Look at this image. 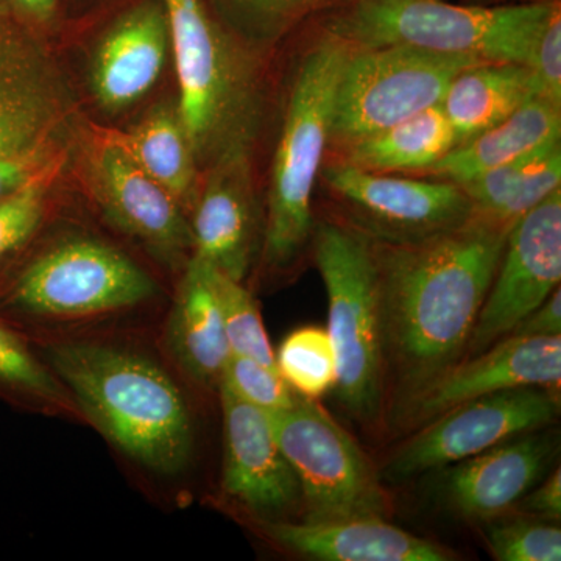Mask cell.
Masks as SVG:
<instances>
[{"instance_id": "6da1fadb", "label": "cell", "mask_w": 561, "mask_h": 561, "mask_svg": "<svg viewBox=\"0 0 561 561\" xmlns=\"http://www.w3.org/2000/svg\"><path fill=\"white\" fill-rule=\"evenodd\" d=\"M512 227L474 213L424 241H371L391 411L463 357Z\"/></svg>"}, {"instance_id": "7a4b0ae2", "label": "cell", "mask_w": 561, "mask_h": 561, "mask_svg": "<svg viewBox=\"0 0 561 561\" xmlns=\"http://www.w3.org/2000/svg\"><path fill=\"white\" fill-rule=\"evenodd\" d=\"M47 357L81 411L133 460L161 474L186 467L194 446L190 411L160 365L91 342L51 346Z\"/></svg>"}, {"instance_id": "3957f363", "label": "cell", "mask_w": 561, "mask_h": 561, "mask_svg": "<svg viewBox=\"0 0 561 561\" xmlns=\"http://www.w3.org/2000/svg\"><path fill=\"white\" fill-rule=\"evenodd\" d=\"M350 44L320 27L298 61L273 154L262 260L289 271L311 249L313 192L331 144L335 91Z\"/></svg>"}, {"instance_id": "277c9868", "label": "cell", "mask_w": 561, "mask_h": 561, "mask_svg": "<svg viewBox=\"0 0 561 561\" xmlns=\"http://www.w3.org/2000/svg\"><path fill=\"white\" fill-rule=\"evenodd\" d=\"M161 2L179 77L176 111L197 162L251 150L261 111L254 51L217 24L202 0Z\"/></svg>"}, {"instance_id": "5b68a950", "label": "cell", "mask_w": 561, "mask_h": 561, "mask_svg": "<svg viewBox=\"0 0 561 561\" xmlns=\"http://www.w3.org/2000/svg\"><path fill=\"white\" fill-rule=\"evenodd\" d=\"M557 0L476 7L448 0H343L320 27L351 47L413 46L486 62L529 66Z\"/></svg>"}, {"instance_id": "8992f818", "label": "cell", "mask_w": 561, "mask_h": 561, "mask_svg": "<svg viewBox=\"0 0 561 561\" xmlns=\"http://www.w3.org/2000/svg\"><path fill=\"white\" fill-rule=\"evenodd\" d=\"M311 250L327 287L328 332L337 356L334 390L354 420L373 423L387 405V370L371 239L341 219L316 220Z\"/></svg>"}, {"instance_id": "52a82bcc", "label": "cell", "mask_w": 561, "mask_h": 561, "mask_svg": "<svg viewBox=\"0 0 561 561\" xmlns=\"http://www.w3.org/2000/svg\"><path fill=\"white\" fill-rule=\"evenodd\" d=\"M268 416L300 483L301 522L387 519L390 500L381 472L317 400L297 394L294 405Z\"/></svg>"}, {"instance_id": "ba28073f", "label": "cell", "mask_w": 561, "mask_h": 561, "mask_svg": "<svg viewBox=\"0 0 561 561\" xmlns=\"http://www.w3.org/2000/svg\"><path fill=\"white\" fill-rule=\"evenodd\" d=\"M479 62L486 61L413 46L351 47L335 91L328 154L440 105L454 77Z\"/></svg>"}, {"instance_id": "9c48e42d", "label": "cell", "mask_w": 561, "mask_h": 561, "mask_svg": "<svg viewBox=\"0 0 561 561\" xmlns=\"http://www.w3.org/2000/svg\"><path fill=\"white\" fill-rule=\"evenodd\" d=\"M157 284L122 251L92 241L62 242L33 260L0 294V319L98 316L150 300Z\"/></svg>"}, {"instance_id": "30bf717a", "label": "cell", "mask_w": 561, "mask_h": 561, "mask_svg": "<svg viewBox=\"0 0 561 561\" xmlns=\"http://www.w3.org/2000/svg\"><path fill=\"white\" fill-rule=\"evenodd\" d=\"M320 181L342 221L381 243H413L456 230L474 216L457 184L404 173H378L324 161Z\"/></svg>"}, {"instance_id": "8fae6325", "label": "cell", "mask_w": 561, "mask_h": 561, "mask_svg": "<svg viewBox=\"0 0 561 561\" xmlns=\"http://www.w3.org/2000/svg\"><path fill=\"white\" fill-rule=\"evenodd\" d=\"M559 409V391L542 387L504 390L463 402L413 431L382 465V481L408 482L526 432L551 426Z\"/></svg>"}, {"instance_id": "7c38bea8", "label": "cell", "mask_w": 561, "mask_h": 561, "mask_svg": "<svg viewBox=\"0 0 561 561\" xmlns=\"http://www.w3.org/2000/svg\"><path fill=\"white\" fill-rule=\"evenodd\" d=\"M560 280L561 190L513 224L463 357L507 337Z\"/></svg>"}, {"instance_id": "4fadbf2b", "label": "cell", "mask_w": 561, "mask_h": 561, "mask_svg": "<svg viewBox=\"0 0 561 561\" xmlns=\"http://www.w3.org/2000/svg\"><path fill=\"white\" fill-rule=\"evenodd\" d=\"M561 335H507L476 356L463 357L391 411L415 431L463 402L500 391L542 387L559 391Z\"/></svg>"}, {"instance_id": "5bb4252c", "label": "cell", "mask_w": 561, "mask_h": 561, "mask_svg": "<svg viewBox=\"0 0 561 561\" xmlns=\"http://www.w3.org/2000/svg\"><path fill=\"white\" fill-rule=\"evenodd\" d=\"M87 169L92 195L117 228L165 256L192 249L180 203L133 160L116 131L95 136Z\"/></svg>"}, {"instance_id": "9a60e30c", "label": "cell", "mask_w": 561, "mask_h": 561, "mask_svg": "<svg viewBox=\"0 0 561 561\" xmlns=\"http://www.w3.org/2000/svg\"><path fill=\"white\" fill-rule=\"evenodd\" d=\"M220 387L225 493L257 519H287L300 508L297 474L280 451L267 412Z\"/></svg>"}, {"instance_id": "2e32d148", "label": "cell", "mask_w": 561, "mask_h": 561, "mask_svg": "<svg viewBox=\"0 0 561 561\" xmlns=\"http://www.w3.org/2000/svg\"><path fill=\"white\" fill-rule=\"evenodd\" d=\"M557 451L556 432L546 427L526 432L446 467L443 500L467 522H489L505 515L546 478Z\"/></svg>"}, {"instance_id": "e0dca14e", "label": "cell", "mask_w": 561, "mask_h": 561, "mask_svg": "<svg viewBox=\"0 0 561 561\" xmlns=\"http://www.w3.org/2000/svg\"><path fill=\"white\" fill-rule=\"evenodd\" d=\"M251 150H234L210 164L191 224L192 256L236 280L245 279L260 234Z\"/></svg>"}, {"instance_id": "ac0fdd59", "label": "cell", "mask_w": 561, "mask_h": 561, "mask_svg": "<svg viewBox=\"0 0 561 561\" xmlns=\"http://www.w3.org/2000/svg\"><path fill=\"white\" fill-rule=\"evenodd\" d=\"M257 529L284 551L320 561H451V549L416 537L386 518L309 523L257 519Z\"/></svg>"}, {"instance_id": "d6986e66", "label": "cell", "mask_w": 561, "mask_h": 561, "mask_svg": "<svg viewBox=\"0 0 561 561\" xmlns=\"http://www.w3.org/2000/svg\"><path fill=\"white\" fill-rule=\"evenodd\" d=\"M169 49L164 7L149 3L122 18L92 62V91L103 108L119 111L142 99L160 79Z\"/></svg>"}, {"instance_id": "ffe728a7", "label": "cell", "mask_w": 561, "mask_h": 561, "mask_svg": "<svg viewBox=\"0 0 561 561\" xmlns=\"http://www.w3.org/2000/svg\"><path fill=\"white\" fill-rule=\"evenodd\" d=\"M168 345L195 381L219 383L231 351L225 335L217 271L192 256L168 323Z\"/></svg>"}, {"instance_id": "44dd1931", "label": "cell", "mask_w": 561, "mask_h": 561, "mask_svg": "<svg viewBox=\"0 0 561 561\" xmlns=\"http://www.w3.org/2000/svg\"><path fill=\"white\" fill-rule=\"evenodd\" d=\"M561 140V105L537 95L507 119L463 142L420 172L424 179L461 184Z\"/></svg>"}, {"instance_id": "7402d4cb", "label": "cell", "mask_w": 561, "mask_h": 561, "mask_svg": "<svg viewBox=\"0 0 561 561\" xmlns=\"http://www.w3.org/2000/svg\"><path fill=\"white\" fill-rule=\"evenodd\" d=\"M537 95L540 84L529 66L479 62L454 77L440 106L459 144L507 119Z\"/></svg>"}, {"instance_id": "603a6c76", "label": "cell", "mask_w": 561, "mask_h": 561, "mask_svg": "<svg viewBox=\"0 0 561 561\" xmlns=\"http://www.w3.org/2000/svg\"><path fill=\"white\" fill-rule=\"evenodd\" d=\"M457 144L456 131L440 105L357 140L334 154L362 171L419 175L442 160Z\"/></svg>"}, {"instance_id": "cb8c5ba5", "label": "cell", "mask_w": 561, "mask_h": 561, "mask_svg": "<svg viewBox=\"0 0 561 561\" xmlns=\"http://www.w3.org/2000/svg\"><path fill=\"white\" fill-rule=\"evenodd\" d=\"M457 186L476 214L515 224L561 190V140Z\"/></svg>"}, {"instance_id": "d4e9b609", "label": "cell", "mask_w": 561, "mask_h": 561, "mask_svg": "<svg viewBox=\"0 0 561 561\" xmlns=\"http://www.w3.org/2000/svg\"><path fill=\"white\" fill-rule=\"evenodd\" d=\"M116 135L133 160L171 192L181 208L197 201L198 162L176 108L158 106L131 131Z\"/></svg>"}, {"instance_id": "484cf974", "label": "cell", "mask_w": 561, "mask_h": 561, "mask_svg": "<svg viewBox=\"0 0 561 561\" xmlns=\"http://www.w3.org/2000/svg\"><path fill=\"white\" fill-rule=\"evenodd\" d=\"M51 121L50 102L38 88L0 70V154L38 158Z\"/></svg>"}, {"instance_id": "4316f807", "label": "cell", "mask_w": 561, "mask_h": 561, "mask_svg": "<svg viewBox=\"0 0 561 561\" xmlns=\"http://www.w3.org/2000/svg\"><path fill=\"white\" fill-rule=\"evenodd\" d=\"M60 379L28 348L13 324L0 319V394L13 401L72 409Z\"/></svg>"}, {"instance_id": "83f0119b", "label": "cell", "mask_w": 561, "mask_h": 561, "mask_svg": "<svg viewBox=\"0 0 561 561\" xmlns=\"http://www.w3.org/2000/svg\"><path fill=\"white\" fill-rule=\"evenodd\" d=\"M280 378L300 397L319 400L337 383V356L328 330L305 327L280 343L275 354Z\"/></svg>"}, {"instance_id": "f1b7e54d", "label": "cell", "mask_w": 561, "mask_h": 561, "mask_svg": "<svg viewBox=\"0 0 561 561\" xmlns=\"http://www.w3.org/2000/svg\"><path fill=\"white\" fill-rule=\"evenodd\" d=\"M343 0H219L232 27L251 49L278 43L309 18L334 9Z\"/></svg>"}, {"instance_id": "f546056e", "label": "cell", "mask_w": 561, "mask_h": 561, "mask_svg": "<svg viewBox=\"0 0 561 561\" xmlns=\"http://www.w3.org/2000/svg\"><path fill=\"white\" fill-rule=\"evenodd\" d=\"M221 316H224L225 335L231 356L247 357L276 368L275 353L271 345L261 309L253 294L242 280H236L217 271Z\"/></svg>"}, {"instance_id": "4dcf8cb0", "label": "cell", "mask_w": 561, "mask_h": 561, "mask_svg": "<svg viewBox=\"0 0 561 561\" xmlns=\"http://www.w3.org/2000/svg\"><path fill=\"white\" fill-rule=\"evenodd\" d=\"M485 541L500 561H560L561 530L537 518L489 519Z\"/></svg>"}, {"instance_id": "1f68e13d", "label": "cell", "mask_w": 561, "mask_h": 561, "mask_svg": "<svg viewBox=\"0 0 561 561\" xmlns=\"http://www.w3.org/2000/svg\"><path fill=\"white\" fill-rule=\"evenodd\" d=\"M219 386L267 413L286 411L297 400V393H291L278 370L241 356H230L221 371Z\"/></svg>"}, {"instance_id": "d6a6232c", "label": "cell", "mask_w": 561, "mask_h": 561, "mask_svg": "<svg viewBox=\"0 0 561 561\" xmlns=\"http://www.w3.org/2000/svg\"><path fill=\"white\" fill-rule=\"evenodd\" d=\"M47 181L38 175L0 201V272L31 241L46 210Z\"/></svg>"}, {"instance_id": "836d02e7", "label": "cell", "mask_w": 561, "mask_h": 561, "mask_svg": "<svg viewBox=\"0 0 561 561\" xmlns=\"http://www.w3.org/2000/svg\"><path fill=\"white\" fill-rule=\"evenodd\" d=\"M537 77L542 98L561 105V2L553 3L542 25L529 65Z\"/></svg>"}, {"instance_id": "e575fe53", "label": "cell", "mask_w": 561, "mask_h": 561, "mask_svg": "<svg viewBox=\"0 0 561 561\" xmlns=\"http://www.w3.org/2000/svg\"><path fill=\"white\" fill-rule=\"evenodd\" d=\"M519 508L535 518L560 522L561 518V470L557 468L551 474L546 476L545 481L519 501Z\"/></svg>"}, {"instance_id": "d590c367", "label": "cell", "mask_w": 561, "mask_h": 561, "mask_svg": "<svg viewBox=\"0 0 561 561\" xmlns=\"http://www.w3.org/2000/svg\"><path fill=\"white\" fill-rule=\"evenodd\" d=\"M508 335H561V290H556L545 301L524 317Z\"/></svg>"}, {"instance_id": "8d00e7d4", "label": "cell", "mask_w": 561, "mask_h": 561, "mask_svg": "<svg viewBox=\"0 0 561 561\" xmlns=\"http://www.w3.org/2000/svg\"><path fill=\"white\" fill-rule=\"evenodd\" d=\"M38 158L5 157L0 154V201L20 191L38 176Z\"/></svg>"}, {"instance_id": "74e56055", "label": "cell", "mask_w": 561, "mask_h": 561, "mask_svg": "<svg viewBox=\"0 0 561 561\" xmlns=\"http://www.w3.org/2000/svg\"><path fill=\"white\" fill-rule=\"evenodd\" d=\"M14 5L38 22H46L55 16L57 0H11Z\"/></svg>"}, {"instance_id": "f35d334b", "label": "cell", "mask_w": 561, "mask_h": 561, "mask_svg": "<svg viewBox=\"0 0 561 561\" xmlns=\"http://www.w3.org/2000/svg\"><path fill=\"white\" fill-rule=\"evenodd\" d=\"M529 2H538V0H461V3H467V5L486 7V9H491V7L519 5V3Z\"/></svg>"}]
</instances>
